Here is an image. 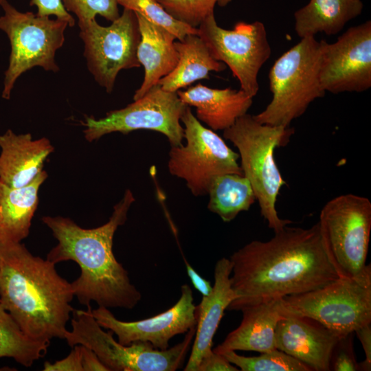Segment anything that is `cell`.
Wrapping results in <instances>:
<instances>
[{"mask_svg": "<svg viewBox=\"0 0 371 371\" xmlns=\"http://www.w3.org/2000/svg\"><path fill=\"white\" fill-rule=\"evenodd\" d=\"M267 241L252 240L229 257L235 298L227 310L297 295L339 278L324 251L319 225L289 227Z\"/></svg>", "mask_w": 371, "mask_h": 371, "instance_id": "6da1fadb", "label": "cell"}, {"mask_svg": "<svg viewBox=\"0 0 371 371\" xmlns=\"http://www.w3.org/2000/svg\"><path fill=\"white\" fill-rule=\"evenodd\" d=\"M134 201L132 192L127 190L113 207L109 221L92 229L82 228L69 218L42 217L58 241L47 259L55 265L72 260L80 267V276L71 282L80 304L89 306L94 302L109 309H133L141 300V292L131 282L128 271L113 251L114 234L126 222Z\"/></svg>", "mask_w": 371, "mask_h": 371, "instance_id": "7a4b0ae2", "label": "cell"}, {"mask_svg": "<svg viewBox=\"0 0 371 371\" xmlns=\"http://www.w3.org/2000/svg\"><path fill=\"white\" fill-rule=\"evenodd\" d=\"M71 282L21 243H0V303L30 337L65 339L74 309Z\"/></svg>", "mask_w": 371, "mask_h": 371, "instance_id": "3957f363", "label": "cell"}, {"mask_svg": "<svg viewBox=\"0 0 371 371\" xmlns=\"http://www.w3.org/2000/svg\"><path fill=\"white\" fill-rule=\"evenodd\" d=\"M293 133L290 126L262 124L248 113L223 133L237 148L243 175L254 190L261 216L274 232L292 223L281 218L276 210L278 195L286 183L275 161L274 151L285 146Z\"/></svg>", "mask_w": 371, "mask_h": 371, "instance_id": "277c9868", "label": "cell"}, {"mask_svg": "<svg viewBox=\"0 0 371 371\" xmlns=\"http://www.w3.org/2000/svg\"><path fill=\"white\" fill-rule=\"evenodd\" d=\"M317 223L324 251L339 278L371 286V265L366 264L370 201L354 194L337 196L324 205Z\"/></svg>", "mask_w": 371, "mask_h": 371, "instance_id": "5b68a950", "label": "cell"}, {"mask_svg": "<svg viewBox=\"0 0 371 371\" xmlns=\"http://www.w3.org/2000/svg\"><path fill=\"white\" fill-rule=\"evenodd\" d=\"M320 56L321 41L315 36L301 38L281 55L269 72L272 99L254 118L262 124L288 127L313 101L324 97Z\"/></svg>", "mask_w": 371, "mask_h": 371, "instance_id": "8992f818", "label": "cell"}, {"mask_svg": "<svg viewBox=\"0 0 371 371\" xmlns=\"http://www.w3.org/2000/svg\"><path fill=\"white\" fill-rule=\"evenodd\" d=\"M71 325L65 335L67 344L90 348L109 371H175L183 364L196 331V326L190 328L182 341L166 350L156 349L148 342L123 345L111 330L106 332L99 325L91 305L87 310L74 309Z\"/></svg>", "mask_w": 371, "mask_h": 371, "instance_id": "52a82bcc", "label": "cell"}, {"mask_svg": "<svg viewBox=\"0 0 371 371\" xmlns=\"http://www.w3.org/2000/svg\"><path fill=\"white\" fill-rule=\"evenodd\" d=\"M0 5L4 11L0 16V30L7 34L11 45L2 92L3 98L8 100L16 80L26 71L35 66L54 72L59 70L55 54L65 42L69 23L32 12H20L7 0H0Z\"/></svg>", "mask_w": 371, "mask_h": 371, "instance_id": "ba28073f", "label": "cell"}, {"mask_svg": "<svg viewBox=\"0 0 371 371\" xmlns=\"http://www.w3.org/2000/svg\"><path fill=\"white\" fill-rule=\"evenodd\" d=\"M185 146H171L168 168L170 173L184 180L195 196L207 194L217 176L243 175L239 155L212 129L203 126L187 106L181 115Z\"/></svg>", "mask_w": 371, "mask_h": 371, "instance_id": "9c48e42d", "label": "cell"}, {"mask_svg": "<svg viewBox=\"0 0 371 371\" xmlns=\"http://www.w3.org/2000/svg\"><path fill=\"white\" fill-rule=\"evenodd\" d=\"M280 311L313 319L344 337L371 324V286L339 278L317 289L280 298Z\"/></svg>", "mask_w": 371, "mask_h": 371, "instance_id": "30bf717a", "label": "cell"}, {"mask_svg": "<svg viewBox=\"0 0 371 371\" xmlns=\"http://www.w3.org/2000/svg\"><path fill=\"white\" fill-rule=\"evenodd\" d=\"M187 106L177 92L165 91L157 84L142 98L124 108L108 112L104 117L87 116L82 122L85 126V137L91 142L111 133L149 130L164 135L171 146H181L184 131L180 122Z\"/></svg>", "mask_w": 371, "mask_h": 371, "instance_id": "8fae6325", "label": "cell"}, {"mask_svg": "<svg viewBox=\"0 0 371 371\" xmlns=\"http://www.w3.org/2000/svg\"><path fill=\"white\" fill-rule=\"evenodd\" d=\"M197 29L212 57L229 67L240 89L251 98L256 96L259 71L271 54L265 25L258 21H240L232 30H227L217 24L212 14Z\"/></svg>", "mask_w": 371, "mask_h": 371, "instance_id": "7c38bea8", "label": "cell"}, {"mask_svg": "<svg viewBox=\"0 0 371 371\" xmlns=\"http://www.w3.org/2000/svg\"><path fill=\"white\" fill-rule=\"evenodd\" d=\"M78 26L88 69L107 93L113 90L121 70L141 66L137 56L141 35L133 11L124 8L109 26L100 25L95 19L78 22Z\"/></svg>", "mask_w": 371, "mask_h": 371, "instance_id": "4fadbf2b", "label": "cell"}, {"mask_svg": "<svg viewBox=\"0 0 371 371\" xmlns=\"http://www.w3.org/2000/svg\"><path fill=\"white\" fill-rule=\"evenodd\" d=\"M320 41L319 78L326 92H363L370 88V20L350 27L335 43Z\"/></svg>", "mask_w": 371, "mask_h": 371, "instance_id": "5bb4252c", "label": "cell"}, {"mask_svg": "<svg viewBox=\"0 0 371 371\" xmlns=\"http://www.w3.org/2000/svg\"><path fill=\"white\" fill-rule=\"evenodd\" d=\"M92 314L104 329L111 330L123 345L133 342H148L153 348L166 350L175 336L186 333L197 323L196 306L193 292L188 284L181 286V295L175 305L153 317L125 322L118 319L105 307L92 309Z\"/></svg>", "mask_w": 371, "mask_h": 371, "instance_id": "9a60e30c", "label": "cell"}, {"mask_svg": "<svg viewBox=\"0 0 371 371\" xmlns=\"http://www.w3.org/2000/svg\"><path fill=\"white\" fill-rule=\"evenodd\" d=\"M341 337L313 319L291 315H282L275 330L276 348L315 371H330L331 354Z\"/></svg>", "mask_w": 371, "mask_h": 371, "instance_id": "2e32d148", "label": "cell"}, {"mask_svg": "<svg viewBox=\"0 0 371 371\" xmlns=\"http://www.w3.org/2000/svg\"><path fill=\"white\" fill-rule=\"evenodd\" d=\"M232 270L229 258H222L215 265L212 291L208 295L203 296L196 306L195 335L185 371H196L202 358L213 350V338L224 312L235 298L231 282Z\"/></svg>", "mask_w": 371, "mask_h": 371, "instance_id": "e0dca14e", "label": "cell"}, {"mask_svg": "<svg viewBox=\"0 0 371 371\" xmlns=\"http://www.w3.org/2000/svg\"><path fill=\"white\" fill-rule=\"evenodd\" d=\"M0 181L12 188L31 183L54 151L47 138L34 140L30 133L17 135L10 129L0 135Z\"/></svg>", "mask_w": 371, "mask_h": 371, "instance_id": "ac0fdd59", "label": "cell"}, {"mask_svg": "<svg viewBox=\"0 0 371 371\" xmlns=\"http://www.w3.org/2000/svg\"><path fill=\"white\" fill-rule=\"evenodd\" d=\"M180 100L196 109V117L212 131H224L238 118L247 113L253 98L242 89H212L197 84L184 91H178Z\"/></svg>", "mask_w": 371, "mask_h": 371, "instance_id": "d6986e66", "label": "cell"}, {"mask_svg": "<svg viewBox=\"0 0 371 371\" xmlns=\"http://www.w3.org/2000/svg\"><path fill=\"white\" fill-rule=\"evenodd\" d=\"M243 319L223 341L213 348L214 352L246 350L260 353L276 349L275 330L282 317L280 298L264 301L240 310Z\"/></svg>", "mask_w": 371, "mask_h": 371, "instance_id": "ffe728a7", "label": "cell"}, {"mask_svg": "<svg viewBox=\"0 0 371 371\" xmlns=\"http://www.w3.org/2000/svg\"><path fill=\"white\" fill-rule=\"evenodd\" d=\"M135 13L141 35L137 56L140 65L144 67V77L141 86L135 92L133 100L142 98L157 85L174 69L179 60L175 47L176 37L166 29Z\"/></svg>", "mask_w": 371, "mask_h": 371, "instance_id": "44dd1931", "label": "cell"}, {"mask_svg": "<svg viewBox=\"0 0 371 371\" xmlns=\"http://www.w3.org/2000/svg\"><path fill=\"white\" fill-rule=\"evenodd\" d=\"M47 178L43 170L23 187L12 188L0 181V243H21L28 236L38 191Z\"/></svg>", "mask_w": 371, "mask_h": 371, "instance_id": "7402d4cb", "label": "cell"}, {"mask_svg": "<svg viewBox=\"0 0 371 371\" xmlns=\"http://www.w3.org/2000/svg\"><path fill=\"white\" fill-rule=\"evenodd\" d=\"M175 47L179 60L174 69L161 78L158 84L168 91L177 92L193 82L209 79L210 71H222L226 65L216 60L204 41L195 34L186 35L181 41H175Z\"/></svg>", "mask_w": 371, "mask_h": 371, "instance_id": "603a6c76", "label": "cell"}, {"mask_svg": "<svg viewBox=\"0 0 371 371\" xmlns=\"http://www.w3.org/2000/svg\"><path fill=\"white\" fill-rule=\"evenodd\" d=\"M361 0H310L294 14L295 31L300 38L318 33H339L350 21L361 14Z\"/></svg>", "mask_w": 371, "mask_h": 371, "instance_id": "cb8c5ba5", "label": "cell"}, {"mask_svg": "<svg viewBox=\"0 0 371 371\" xmlns=\"http://www.w3.org/2000/svg\"><path fill=\"white\" fill-rule=\"evenodd\" d=\"M207 209L224 222H230L243 211H247L256 201L249 180L234 173L217 176L210 184Z\"/></svg>", "mask_w": 371, "mask_h": 371, "instance_id": "d4e9b609", "label": "cell"}, {"mask_svg": "<svg viewBox=\"0 0 371 371\" xmlns=\"http://www.w3.org/2000/svg\"><path fill=\"white\" fill-rule=\"evenodd\" d=\"M49 344L27 336L0 303V358H12L29 368L47 354Z\"/></svg>", "mask_w": 371, "mask_h": 371, "instance_id": "484cf974", "label": "cell"}, {"mask_svg": "<svg viewBox=\"0 0 371 371\" xmlns=\"http://www.w3.org/2000/svg\"><path fill=\"white\" fill-rule=\"evenodd\" d=\"M218 353L242 371H313L304 363L277 348L256 357L242 356L234 350Z\"/></svg>", "mask_w": 371, "mask_h": 371, "instance_id": "4316f807", "label": "cell"}, {"mask_svg": "<svg viewBox=\"0 0 371 371\" xmlns=\"http://www.w3.org/2000/svg\"><path fill=\"white\" fill-rule=\"evenodd\" d=\"M124 8L138 13L149 22L166 29L178 41L190 34H198V29L185 24L170 14L157 0H117Z\"/></svg>", "mask_w": 371, "mask_h": 371, "instance_id": "83f0119b", "label": "cell"}, {"mask_svg": "<svg viewBox=\"0 0 371 371\" xmlns=\"http://www.w3.org/2000/svg\"><path fill=\"white\" fill-rule=\"evenodd\" d=\"M178 21L197 28L208 16L214 14L216 5L225 7L232 0H157Z\"/></svg>", "mask_w": 371, "mask_h": 371, "instance_id": "f1b7e54d", "label": "cell"}, {"mask_svg": "<svg viewBox=\"0 0 371 371\" xmlns=\"http://www.w3.org/2000/svg\"><path fill=\"white\" fill-rule=\"evenodd\" d=\"M68 12L74 13L78 22L95 19L100 15L109 21L120 16L117 0H62Z\"/></svg>", "mask_w": 371, "mask_h": 371, "instance_id": "f546056e", "label": "cell"}, {"mask_svg": "<svg viewBox=\"0 0 371 371\" xmlns=\"http://www.w3.org/2000/svg\"><path fill=\"white\" fill-rule=\"evenodd\" d=\"M330 370H359L353 348V333L341 337L335 344L330 359Z\"/></svg>", "mask_w": 371, "mask_h": 371, "instance_id": "4dcf8cb0", "label": "cell"}, {"mask_svg": "<svg viewBox=\"0 0 371 371\" xmlns=\"http://www.w3.org/2000/svg\"><path fill=\"white\" fill-rule=\"evenodd\" d=\"M30 5L37 8L36 15L39 16L53 15L57 19L68 22L69 27L75 25V19L65 10L62 0H30Z\"/></svg>", "mask_w": 371, "mask_h": 371, "instance_id": "1f68e13d", "label": "cell"}, {"mask_svg": "<svg viewBox=\"0 0 371 371\" xmlns=\"http://www.w3.org/2000/svg\"><path fill=\"white\" fill-rule=\"evenodd\" d=\"M70 353L64 359L54 363L45 361L44 371H83L80 345H75Z\"/></svg>", "mask_w": 371, "mask_h": 371, "instance_id": "d6a6232c", "label": "cell"}, {"mask_svg": "<svg viewBox=\"0 0 371 371\" xmlns=\"http://www.w3.org/2000/svg\"><path fill=\"white\" fill-rule=\"evenodd\" d=\"M239 369L231 363L223 355L212 352L201 360L196 371H238Z\"/></svg>", "mask_w": 371, "mask_h": 371, "instance_id": "836d02e7", "label": "cell"}, {"mask_svg": "<svg viewBox=\"0 0 371 371\" xmlns=\"http://www.w3.org/2000/svg\"><path fill=\"white\" fill-rule=\"evenodd\" d=\"M355 333L359 338L365 352V359L359 363V370H371V326L370 324L365 325Z\"/></svg>", "mask_w": 371, "mask_h": 371, "instance_id": "e575fe53", "label": "cell"}, {"mask_svg": "<svg viewBox=\"0 0 371 371\" xmlns=\"http://www.w3.org/2000/svg\"><path fill=\"white\" fill-rule=\"evenodd\" d=\"M80 346L83 371H109L92 350L82 345Z\"/></svg>", "mask_w": 371, "mask_h": 371, "instance_id": "d590c367", "label": "cell"}, {"mask_svg": "<svg viewBox=\"0 0 371 371\" xmlns=\"http://www.w3.org/2000/svg\"><path fill=\"white\" fill-rule=\"evenodd\" d=\"M183 257L187 274L190 278L192 285L199 292L202 294V296L208 295L212 289L210 282L201 276V275H199L189 264L183 256Z\"/></svg>", "mask_w": 371, "mask_h": 371, "instance_id": "8d00e7d4", "label": "cell"}]
</instances>
